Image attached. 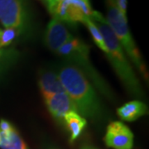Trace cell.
<instances>
[{
  "label": "cell",
  "instance_id": "e0dca14e",
  "mask_svg": "<svg viewBox=\"0 0 149 149\" xmlns=\"http://www.w3.org/2000/svg\"><path fill=\"white\" fill-rule=\"evenodd\" d=\"M13 128H14V127L8 121H7L5 119L0 120V132L8 133V132L12 131Z\"/></svg>",
  "mask_w": 149,
  "mask_h": 149
},
{
  "label": "cell",
  "instance_id": "ac0fdd59",
  "mask_svg": "<svg viewBox=\"0 0 149 149\" xmlns=\"http://www.w3.org/2000/svg\"><path fill=\"white\" fill-rule=\"evenodd\" d=\"M41 1H42L43 3L45 4V6L47 7V10L49 11V13L52 14L54 8H55L56 5L57 4L56 1V0H41Z\"/></svg>",
  "mask_w": 149,
  "mask_h": 149
},
{
  "label": "cell",
  "instance_id": "2e32d148",
  "mask_svg": "<svg viewBox=\"0 0 149 149\" xmlns=\"http://www.w3.org/2000/svg\"><path fill=\"white\" fill-rule=\"evenodd\" d=\"M17 54V53L13 50H8L5 55L0 57V74L4 70L7 69V67H8L11 64L13 63V61L16 59Z\"/></svg>",
  "mask_w": 149,
  "mask_h": 149
},
{
  "label": "cell",
  "instance_id": "8992f818",
  "mask_svg": "<svg viewBox=\"0 0 149 149\" xmlns=\"http://www.w3.org/2000/svg\"><path fill=\"white\" fill-rule=\"evenodd\" d=\"M92 13L90 0H63L57 3L52 15L60 21L73 25L82 22L86 17H90Z\"/></svg>",
  "mask_w": 149,
  "mask_h": 149
},
{
  "label": "cell",
  "instance_id": "9a60e30c",
  "mask_svg": "<svg viewBox=\"0 0 149 149\" xmlns=\"http://www.w3.org/2000/svg\"><path fill=\"white\" fill-rule=\"evenodd\" d=\"M18 37V33L13 28H0V50L9 46Z\"/></svg>",
  "mask_w": 149,
  "mask_h": 149
},
{
  "label": "cell",
  "instance_id": "7a4b0ae2",
  "mask_svg": "<svg viewBox=\"0 0 149 149\" xmlns=\"http://www.w3.org/2000/svg\"><path fill=\"white\" fill-rule=\"evenodd\" d=\"M101 33L106 46V55L114 70L122 80L128 91L135 97H142L143 91L139 79L135 75L130 64L127 61L121 44L102 13L93 11L90 17Z\"/></svg>",
  "mask_w": 149,
  "mask_h": 149
},
{
  "label": "cell",
  "instance_id": "44dd1931",
  "mask_svg": "<svg viewBox=\"0 0 149 149\" xmlns=\"http://www.w3.org/2000/svg\"><path fill=\"white\" fill-rule=\"evenodd\" d=\"M56 3H59V2H61V1H63V0H56Z\"/></svg>",
  "mask_w": 149,
  "mask_h": 149
},
{
  "label": "cell",
  "instance_id": "5bb4252c",
  "mask_svg": "<svg viewBox=\"0 0 149 149\" xmlns=\"http://www.w3.org/2000/svg\"><path fill=\"white\" fill-rule=\"evenodd\" d=\"M82 22L87 27L89 32L91 33V37L93 38L95 43L97 45V47L100 48V49H101L103 52H104L106 53L107 49L106 46H105V43H104V38L102 37L101 33L100 32V30L98 29L97 26L92 22V20H91L89 17H86L85 19L83 20Z\"/></svg>",
  "mask_w": 149,
  "mask_h": 149
},
{
  "label": "cell",
  "instance_id": "ffe728a7",
  "mask_svg": "<svg viewBox=\"0 0 149 149\" xmlns=\"http://www.w3.org/2000/svg\"><path fill=\"white\" fill-rule=\"evenodd\" d=\"M81 149H95V148H91V147H89V146H84V147H83Z\"/></svg>",
  "mask_w": 149,
  "mask_h": 149
},
{
  "label": "cell",
  "instance_id": "277c9868",
  "mask_svg": "<svg viewBox=\"0 0 149 149\" xmlns=\"http://www.w3.org/2000/svg\"><path fill=\"white\" fill-rule=\"evenodd\" d=\"M107 21L117 37L123 49L125 50L132 62L143 74H146V67L140 56L139 51L133 41L128 26L127 17L123 15L118 9L114 0H106Z\"/></svg>",
  "mask_w": 149,
  "mask_h": 149
},
{
  "label": "cell",
  "instance_id": "5b68a950",
  "mask_svg": "<svg viewBox=\"0 0 149 149\" xmlns=\"http://www.w3.org/2000/svg\"><path fill=\"white\" fill-rule=\"evenodd\" d=\"M61 56H64L67 61L74 62V65H78L82 69H80L91 78L92 81L94 80L95 85L101 91L104 95H109V89L107 87L104 81L102 80L101 77L98 74L89 60V47L77 38L73 37L68 42L64 44L62 47L59 48L56 52Z\"/></svg>",
  "mask_w": 149,
  "mask_h": 149
},
{
  "label": "cell",
  "instance_id": "4fadbf2b",
  "mask_svg": "<svg viewBox=\"0 0 149 149\" xmlns=\"http://www.w3.org/2000/svg\"><path fill=\"white\" fill-rule=\"evenodd\" d=\"M1 149H29L15 128L10 132H0Z\"/></svg>",
  "mask_w": 149,
  "mask_h": 149
},
{
  "label": "cell",
  "instance_id": "6da1fadb",
  "mask_svg": "<svg viewBox=\"0 0 149 149\" xmlns=\"http://www.w3.org/2000/svg\"><path fill=\"white\" fill-rule=\"evenodd\" d=\"M58 75L78 113L93 120L100 121L104 116V108L85 73L77 65L68 62L61 66Z\"/></svg>",
  "mask_w": 149,
  "mask_h": 149
},
{
  "label": "cell",
  "instance_id": "52a82bcc",
  "mask_svg": "<svg viewBox=\"0 0 149 149\" xmlns=\"http://www.w3.org/2000/svg\"><path fill=\"white\" fill-rule=\"evenodd\" d=\"M104 142L109 148L113 149H132L133 134L125 124L114 121L107 127Z\"/></svg>",
  "mask_w": 149,
  "mask_h": 149
},
{
  "label": "cell",
  "instance_id": "7c38bea8",
  "mask_svg": "<svg viewBox=\"0 0 149 149\" xmlns=\"http://www.w3.org/2000/svg\"><path fill=\"white\" fill-rule=\"evenodd\" d=\"M67 129L70 133V142H73L77 139L87 124L85 118L76 112H70L65 115L63 121Z\"/></svg>",
  "mask_w": 149,
  "mask_h": 149
},
{
  "label": "cell",
  "instance_id": "30bf717a",
  "mask_svg": "<svg viewBox=\"0 0 149 149\" xmlns=\"http://www.w3.org/2000/svg\"><path fill=\"white\" fill-rule=\"evenodd\" d=\"M38 85L44 99L55 94L65 92L58 74L53 70L43 71L40 74Z\"/></svg>",
  "mask_w": 149,
  "mask_h": 149
},
{
  "label": "cell",
  "instance_id": "d6986e66",
  "mask_svg": "<svg viewBox=\"0 0 149 149\" xmlns=\"http://www.w3.org/2000/svg\"><path fill=\"white\" fill-rule=\"evenodd\" d=\"M7 52V51H3V50H0V57L3 56V55H5V53Z\"/></svg>",
  "mask_w": 149,
  "mask_h": 149
},
{
  "label": "cell",
  "instance_id": "9c48e42d",
  "mask_svg": "<svg viewBox=\"0 0 149 149\" xmlns=\"http://www.w3.org/2000/svg\"><path fill=\"white\" fill-rule=\"evenodd\" d=\"M52 116L60 123H63L65 115L70 112L78 113L77 108L67 93H59L44 99Z\"/></svg>",
  "mask_w": 149,
  "mask_h": 149
},
{
  "label": "cell",
  "instance_id": "3957f363",
  "mask_svg": "<svg viewBox=\"0 0 149 149\" xmlns=\"http://www.w3.org/2000/svg\"><path fill=\"white\" fill-rule=\"evenodd\" d=\"M0 22L15 29L19 37L32 35L34 25L28 0H0Z\"/></svg>",
  "mask_w": 149,
  "mask_h": 149
},
{
  "label": "cell",
  "instance_id": "8fae6325",
  "mask_svg": "<svg viewBox=\"0 0 149 149\" xmlns=\"http://www.w3.org/2000/svg\"><path fill=\"white\" fill-rule=\"evenodd\" d=\"M148 107L139 100H133L119 107L117 109L118 115L119 118L128 122H132L138 119L143 115L147 114Z\"/></svg>",
  "mask_w": 149,
  "mask_h": 149
},
{
  "label": "cell",
  "instance_id": "ba28073f",
  "mask_svg": "<svg viewBox=\"0 0 149 149\" xmlns=\"http://www.w3.org/2000/svg\"><path fill=\"white\" fill-rule=\"evenodd\" d=\"M73 37L64 22L53 17L47 24L44 41L47 47L51 51L56 52L59 48L68 42Z\"/></svg>",
  "mask_w": 149,
  "mask_h": 149
}]
</instances>
